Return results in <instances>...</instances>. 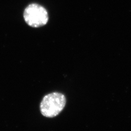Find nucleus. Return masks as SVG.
Listing matches in <instances>:
<instances>
[{
    "label": "nucleus",
    "instance_id": "2",
    "mask_svg": "<svg viewBox=\"0 0 131 131\" xmlns=\"http://www.w3.org/2000/svg\"><path fill=\"white\" fill-rule=\"evenodd\" d=\"M24 19L26 23L32 27L38 28L45 25L49 20L46 9L37 4L29 5L24 10Z\"/></svg>",
    "mask_w": 131,
    "mask_h": 131
},
{
    "label": "nucleus",
    "instance_id": "1",
    "mask_svg": "<svg viewBox=\"0 0 131 131\" xmlns=\"http://www.w3.org/2000/svg\"><path fill=\"white\" fill-rule=\"evenodd\" d=\"M65 96L60 93L53 92L46 95L40 103V111L42 115L47 117L57 116L65 106Z\"/></svg>",
    "mask_w": 131,
    "mask_h": 131
}]
</instances>
